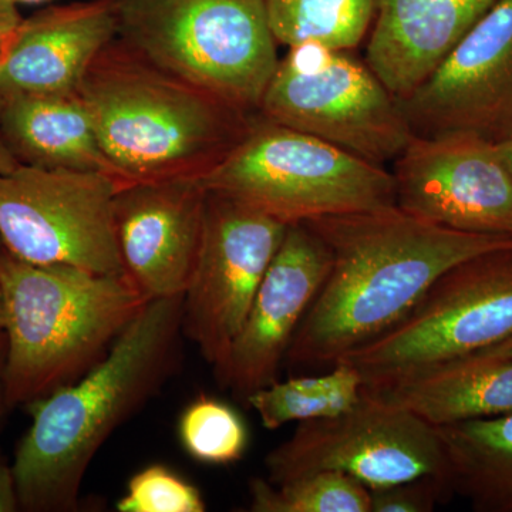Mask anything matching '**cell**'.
<instances>
[{"instance_id":"cell-22","label":"cell","mask_w":512,"mask_h":512,"mask_svg":"<svg viewBox=\"0 0 512 512\" xmlns=\"http://www.w3.org/2000/svg\"><path fill=\"white\" fill-rule=\"evenodd\" d=\"M276 42L352 50L373 26L377 0H266Z\"/></svg>"},{"instance_id":"cell-10","label":"cell","mask_w":512,"mask_h":512,"mask_svg":"<svg viewBox=\"0 0 512 512\" xmlns=\"http://www.w3.org/2000/svg\"><path fill=\"white\" fill-rule=\"evenodd\" d=\"M265 467L272 484L336 471L369 490L426 476L446 478L436 427L365 389L348 412L299 423L288 440L269 451Z\"/></svg>"},{"instance_id":"cell-9","label":"cell","mask_w":512,"mask_h":512,"mask_svg":"<svg viewBox=\"0 0 512 512\" xmlns=\"http://www.w3.org/2000/svg\"><path fill=\"white\" fill-rule=\"evenodd\" d=\"M121 183L96 171L20 164L0 174V242L29 264L124 275L114 229Z\"/></svg>"},{"instance_id":"cell-3","label":"cell","mask_w":512,"mask_h":512,"mask_svg":"<svg viewBox=\"0 0 512 512\" xmlns=\"http://www.w3.org/2000/svg\"><path fill=\"white\" fill-rule=\"evenodd\" d=\"M80 94L121 185L200 177L254 116L157 69L119 39L94 60Z\"/></svg>"},{"instance_id":"cell-35","label":"cell","mask_w":512,"mask_h":512,"mask_svg":"<svg viewBox=\"0 0 512 512\" xmlns=\"http://www.w3.org/2000/svg\"><path fill=\"white\" fill-rule=\"evenodd\" d=\"M2 251H3L2 242H0V254H2Z\"/></svg>"},{"instance_id":"cell-29","label":"cell","mask_w":512,"mask_h":512,"mask_svg":"<svg viewBox=\"0 0 512 512\" xmlns=\"http://www.w3.org/2000/svg\"><path fill=\"white\" fill-rule=\"evenodd\" d=\"M3 99L0 97V114H2ZM20 165L18 158H16L13 151L10 150L2 131H0V174L10 173Z\"/></svg>"},{"instance_id":"cell-12","label":"cell","mask_w":512,"mask_h":512,"mask_svg":"<svg viewBox=\"0 0 512 512\" xmlns=\"http://www.w3.org/2000/svg\"><path fill=\"white\" fill-rule=\"evenodd\" d=\"M399 103L414 137L512 136V0H497Z\"/></svg>"},{"instance_id":"cell-8","label":"cell","mask_w":512,"mask_h":512,"mask_svg":"<svg viewBox=\"0 0 512 512\" xmlns=\"http://www.w3.org/2000/svg\"><path fill=\"white\" fill-rule=\"evenodd\" d=\"M512 333V248L454 265L430 286L412 312L340 362L375 386L456 357L473 355Z\"/></svg>"},{"instance_id":"cell-2","label":"cell","mask_w":512,"mask_h":512,"mask_svg":"<svg viewBox=\"0 0 512 512\" xmlns=\"http://www.w3.org/2000/svg\"><path fill=\"white\" fill-rule=\"evenodd\" d=\"M183 299L148 301L92 369L29 404L32 424L12 464L20 510H79L94 457L173 369Z\"/></svg>"},{"instance_id":"cell-23","label":"cell","mask_w":512,"mask_h":512,"mask_svg":"<svg viewBox=\"0 0 512 512\" xmlns=\"http://www.w3.org/2000/svg\"><path fill=\"white\" fill-rule=\"evenodd\" d=\"M252 512H372L370 490L346 474L320 471L282 484L249 481Z\"/></svg>"},{"instance_id":"cell-24","label":"cell","mask_w":512,"mask_h":512,"mask_svg":"<svg viewBox=\"0 0 512 512\" xmlns=\"http://www.w3.org/2000/svg\"><path fill=\"white\" fill-rule=\"evenodd\" d=\"M178 434L184 450L204 464L237 463L247 451L244 420L231 406L208 396H200L185 407Z\"/></svg>"},{"instance_id":"cell-19","label":"cell","mask_w":512,"mask_h":512,"mask_svg":"<svg viewBox=\"0 0 512 512\" xmlns=\"http://www.w3.org/2000/svg\"><path fill=\"white\" fill-rule=\"evenodd\" d=\"M0 131L20 164L114 177L80 92L3 99Z\"/></svg>"},{"instance_id":"cell-4","label":"cell","mask_w":512,"mask_h":512,"mask_svg":"<svg viewBox=\"0 0 512 512\" xmlns=\"http://www.w3.org/2000/svg\"><path fill=\"white\" fill-rule=\"evenodd\" d=\"M5 394L29 406L92 369L148 302L121 275L0 254Z\"/></svg>"},{"instance_id":"cell-5","label":"cell","mask_w":512,"mask_h":512,"mask_svg":"<svg viewBox=\"0 0 512 512\" xmlns=\"http://www.w3.org/2000/svg\"><path fill=\"white\" fill-rule=\"evenodd\" d=\"M119 36L141 59L247 114L278 66L266 0H117Z\"/></svg>"},{"instance_id":"cell-28","label":"cell","mask_w":512,"mask_h":512,"mask_svg":"<svg viewBox=\"0 0 512 512\" xmlns=\"http://www.w3.org/2000/svg\"><path fill=\"white\" fill-rule=\"evenodd\" d=\"M20 510L13 468L0 454V512Z\"/></svg>"},{"instance_id":"cell-16","label":"cell","mask_w":512,"mask_h":512,"mask_svg":"<svg viewBox=\"0 0 512 512\" xmlns=\"http://www.w3.org/2000/svg\"><path fill=\"white\" fill-rule=\"evenodd\" d=\"M117 36V0L39 10L22 20L0 62V97L79 93L94 60Z\"/></svg>"},{"instance_id":"cell-27","label":"cell","mask_w":512,"mask_h":512,"mask_svg":"<svg viewBox=\"0 0 512 512\" xmlns=\"http://www.w3.org/2000/svg\"><path fill=\"white\" fill-rule=\"evenodd\" d=\"M22 20L16 3L0 0V62L5 59Z\"/></svg>"},{"instance_id":"cell-14","label":"cell","mask_w":512,"mask_h":512,"mask_svg":"<svg viewBox=\"0 0 512 512\" xmlns=\"http://www.w3.org/2000/svg\"><path fill=\"white\" fill-rule=\"evenodd\" d=\"M208 192L197 177L123 184L114 229L124 276L147 301L184 295L204 234Z\"/></svg>"},{"instance_id":"cell-11","label":"cell","mask_w":512,"mask_h":512,"mask_svg":"<svg viewBox=\"0 0 512 512\" xmlns=\"http://www.w3.org/2000/svg\"><path fill=\"white\" fill-rule=\"evenodd\" d=\"M286 228L249 205L208 192L200 255L184 293L183 332L214 369L244 325Z\"/></svg>"},{"instance_id":"cell-33","label":"cell","mask_w":512,"mask_h":512,"mask_svg":"<svg viewBox=\"0 0 512 512\" xmlns=\"http://www.w3.org/2000/svg\"><path fill=\"white\" fill-rule=\"evenodd\" d=\"M3 323H5V318H3V296L2 286H0V335L3 333Z\"/></svg>"},{"instance_id":"cell-26","label":"cell","mask_w":512,"mask_h":512,"mask_svg":"<svg viewBox=\"0 0 512 512\" xmlns=\"http://www.w3.org/2000/svg\"><path fill=\"white\" fill-rule=\"evenodd\" d=\"M453 497L446 478L426 476L370 490L372 512H431Z\"/></svg>"},{"instance_id":"cell-20","label":"cell","mask_w":512,"mask_h":512,"mask_svg":"<svg viewBox=\"0 0 512 512\" xmlns=\"http://www.w3.org/2000/svg\"><path fill=\"white\" fill-rule=\"evenodd\" d=\"M436 431L451 493L477 512H512V413Z\"/></svg>"},{"instance_id":"cell-13","label":"cell","mask_w":512,"mask_h":512,"mask_svg":"<svg viewBox=\"0 0 512 512\" xmlns=\"http://www.w3.org/2000/svg\"><path fill=\"white\" fill-rule=\"evenodd\" d=\"M396 205L456 231L512 238V178L491 141L414 137L393 161Z\"/></svg>"},{"instance_id":"cell-1","label":"cell","mask_w":512,"mask_h":512,"mask_svg":"<svg viewBox=\"0 0 512 512\" xmlns=\"http://www.w3.org/2000/svg\"><path fill=\"white\" fill-rule=\"evenodd\" d=\"M325 242L330 268L285 360L332 367L406 318L454 265L512 238L431 224L402 208L330 215L303 222Z\"/></svg>"},{"instance_id":"cell-7","label":"cell","mask_w":512,"mask_h":512,"mask_svg":"<svg viewBox=\"0 0 512 512\" xmlns=\"http://www.w3.org/2000/svg\"><path fill=\"white\" fill-rule=\"evenodd\" d=\"M258 114L377 165L393 163L414 138L399 99L369 64L313 42L279 59Z\"/></svg>"},{"instance_id":"cell-17","label":"cell","mask_w":512,"mask_h":512,"mask_svg":"<svg viewBox=\"0 0 512 512\" xmlns=\"http://www.w3.org/2000/svg\"><path fill=\"white\" fill-rule=\"evenodd\" d=\"M495 2L377 0L366 63L396 99H406Z\"/></svg>"},{"instance_id":"cell-34","label":"cell","mask_w":512,"mask_h":512,"mask_svg":"<svg viewBox=\"0 0 512 512\" xmlns=\"http://www.w3.org/2000/svg\"><path fill=\"white\" fill-rule=\"evenodd\" d=\"M13 3H40L46 2V0H10Z\"/></svg>"},{"instance_id":"cell-31","label":"cell","mask_w":512,"mask_h":512,"mask_svg":"<svg viewBox=\"0 0 512 512\" xmlns=\"http://www.w3.org/2000/svg\"><path fill=\"white\" fill-rule=\"evenodd\" d=\"M483 355L490 356H498V357H507V359H512V333L508 338L501 340V342L495 343V345L490 346V348H485L480 350Z\"/></svg>"},{"instance_id":"cell-18","label":"cell","mask_w":512,"mask_h":512,"mask_svg":"<svg viewBox=\"0 0 512 512\" xmlns=\"http://www.w3.org/2000/svg\"><path fill=\"white\" fill-rule=\"evenodd\" d=\"M433 427L512 413V359L473 353L363 386Z\"/></svg>"},{"instance_id":"cell-30","label":"cell","mask_w":512,"mask_h":512,"mask_svg":"<svg viewBox=\"0 0 512 512\" xmlns=\"http://www.w3.org/2000/svg\"><path fill=\"white\" fill-rule=\"evenodd\" d=\"M5 362L6 338L5 333H2V335H0V417H2L6 409H9L8 404H6L5 394Z\"/></svg>"},{"instance_id":"cell-25","label":"cell","mask_w":512,"mask_h":512,"mask_svg":"<svg viewBox=\"0 0 512 512\" xmlns=\"http://www.w3.org/2000/svg\"><path fill=\"white\" fill-rule=\"evenodd\" d=\"M120 512H204L201 491L163 464H151L128 481L126 495L117 503Z\"/></svg>"},{"instance_id":"cell-21","label":"cell","mask_w":512,"mask_h":512,"mask_svg":"<svg viewBox=\"0 0 512 512\" xmlns=\"http://www.w3.org/2000/svg\"><path fill=\"white\" fill-rule=\"evenodd\" d=\"M363 386L359 370L339 362L323 375L276 380L249 394L245 403L265 429L278 430L293 421L330 419L348 412L362 397Z\"/></svg>"},{"instance_id":"cell-15","label":"cell","mask_w":512,"mask_h":512,"mask_svg":"<svg viewBox=\"0 0 512 512\" xmlns=\"http://www.w3.org/2000/svg\"><path fill=\"white\" fill-rule=\"evenodd\" d=\"M329 268V249L319 235L303 222L288 225L244 325L215 369L222 386L245 402L278 380L293 336Z\"/></svg>"},{"instance_id":"cell-6","label":"cell","mask_w":512,"mask_h":512,"mask_svg":"<svg viewBox=\"0 0 512 512\" xmlns=\"http://www.w3.org/2000/svg\"><path fill=\"white\" fill-rule=\"evenodd\" d=\"M197 180L208 192L286 225L396 205L393 175L384 165L258 113L238 143Z\"/></svg>"},{"instance_id":"cell-32","label":"cell","mask_w":512,"mask_h":512,"mask_svg":"<svg viewBox=\"0 0 512 512\" xmlns=\"http://www.w3.org/2000/svg\"><path fill=\"white\" fill-rule=\"evenodd\" d=\"M494 144L495 147H497V151L498 154H500L501 160H503L505 168H507V171L510 173L512 178V136Z\"/></svg>"}]
</instances>
